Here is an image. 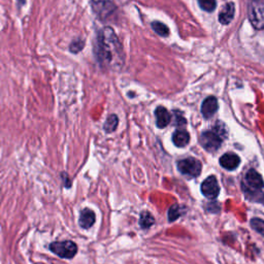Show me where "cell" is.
I'll return each mask as SVG.
<instances>
[{"label":"cell","instance_id":"obj_1","mask_svg":"<svg viewBox=\"0 0 264 264\" xmlns=\"http://www.w3.org/2000/svg\"><path fill=\"white\" fill-rule=\"evenodd\" d=\"M97 60L104 67L121 69L124 64V53L122 45L114 29L104 27L97 35L95 48Z\"/></svg>","mask_w":264,"mask_h":264},{"label":"cell","instance_id":"obj_2","mask_svg":"<svg viewBox=\"0 0 264 264\" xmlns=\"http://www.w3.org/2000/svg\"><path fill=\"white\" fill-rule=\"evenodd\" d=\"M225 138V126L224 124L218 123L212 130L202 132L199 138V142L203 149H205L206 151H210V152H214V151H217L221 147V144Z\"/></svg>","mask_w":264,"mask_h":264},{"label":"cell","instance_id":"obj_3","mask_svg":"<svg viewBox=\"0 0 264 264\" xmlns=\"http://www.w3.org/2000/svg\"><path fill=\"white\" fill-rule=\"evenodd\" d=\"M264 187V181L260 174H258L254 169L246 174L242 181V190L247 195H256L261 194V190Z\"/></svg>","mask_w":264,"mask_h":264},{"label":"cell","instance_id":"obj_4","mask_svg":"<svg viewBox=\"0 0 264 264\" xmlns=\"http://www.w3.org/2000/svg\"><path fill=\"white\" fill-rule=\"evenodd\" d=\"M50 250L57 256L65 259H71L78 252V247L73 241H54L50 244Z\"/></svg>","mask_w":264,"mask_h":264},{"label":"cell","instance_id":"obj_5","mask_svg":"<svg viewBox=\"0 0 264 264\" xmlns=\"http://www.w3.org/2000/svg\"><path fill=\"white\" fill-rule=\"evenodd\" d=\"M201 168L202 165L200 161L193 157L186 158L178 162V169L180 171V173L189 178L198 177L201 173Z\"/></svg>","mask_w":264,"mask_h":264},{"label":"cell","instance_id":"obj_6","mask_svg":"<svg viewBox=\"0 0 264 264\" xmlns=\"http://www.w3.org/2000/svg\"><path fill=\"white\" fill-rule=\"evenodd\" d=\"M201 192L204 197L209 199H215L220 193V187L218 180L215 176H210L206 178L201 184Z\"/></svg>","mask_w":264,"mask_h":264},{"label":"cell","instance_id":"obj_7","mask_svg":"<svg viewBox=\"0 0 264 264\" xmlns=\"http://www.w3.org/2000/svg\"><path fill=\"white\" fill-rule=\"evenodd\" d=\"M249 20L254 28L258 30L264 29V9L261 7L250 6L249 8Z\"/></svg>","mask_w":264,"mask_h":264},{"label":"cell","instance_id":"obj_8","mask_svg":"<svg viewBox=\"0 0 264 264\" xmlns=\"http://www.w3.org/2000/svg\"><path fill=\"white\" fill-rule=\"evenodd\" d=\"M93 8H94V12H95L101 19H103V20H105V19L109 17L117 9L114 4L107 2V0H100V2L94 3Z\"/></svg>","mask_w":264,"mask_h":264},{"label":"cell","instance_id":"obj_9","mask_svg":"<svg viewBox=\"0 0 264 264\" xmlns=\"http://www.w3.org/2000/svg\"><path fill=\"white\" fill-rule=\"evenodd\" d=\"M218 109V100L216 97L214 96H210L207 97L206 99H204V101L202 102L201 105V112H202V116L205 119H210L212 118L215 112Z\"/></svg>","mask_w":264,"mask_h":264},{"label":"cell","instance_id":"obj_10","mask_svg":"<svg viewBox=\"0 0 264 264\" xmlns=\"http://www.w3.org/2000/svg\"><path fill=\"white\" fill-rule=\"evenodd\" d=\"M239 163V157L233 153H226L220 158V165L227 171H233V169L238 167Z\"/></svg>","mask_w":264,"mask_h":264},{"label":"cell","instance_id":"obj_11","mask_svg":"<svg viewBox=\"0 0 264 264\" xmlns=\"http://www.w3.org/2000/svg\"><path fill=\"white\" fill-rule=\"evenodd\" d=\"M155 116H156V124L159 128L166 127L172 121L171 114H169V111L163 106H158L156 108Z\"/></svg>","mask_w":264,"mask_h":264},{"label":"cell","instance_id":"obj_12","mask_svg":"<svg viewBox=\"0 0 264 264\" xmlns=\"http://www.w3.org/2000/svg\"><path fill=\"white\" fill-rule=\"evenodd\" d=\"M95 223V214L90 209H84L80 214L79 224L82 228L88 229Z\"/></svg>","mask_w":264,"mask_h":264},{"label":"cell","instance_id":"obj_13","mask_svg":"<svg viewBox=\"0 0 264 264\" xmlns=\"http://www.w3.org/2000/svg\"><path fill=\"white\" fill-rule=\"evenodd\" d=\"M234 4L229 3L226 5L223 10L221 11V13L219 14V21L220 23H222L223 25H228L232 20H233V17H234Z\"/></svg>","mask_w":264,"mask_h":264},{"label":"cell","instance_id":"obj_14","mask_svg":"<svg viewBox=\"0 0 264 264\" xmlns=\"http://www.w3.org/2000/svg\"><path fill=\"white\" fill-rule=\"evenodd\" d=\"M173 142L179 148L186 147L190 142V135L184 129H178L173 135Z\"/></svg>","mask_w":264,"mask_h":264},{"label":"cell","instance_id":"obj_15","mask_svg":"<svg viewBox=\"0 0 264 264\" xmlns=\"http://www.w3.org/2000/svg\"><path fill=\"white\" fill-rule=\"evenodd\" d=\"M155 222V219L154 217L151 215L149 212L145 211L141 214V219H140V225L142 226V228L144 229H147V228H150L151 226H152Z\"/></svg>","mask_w":264,"mask_h":264},{"label":"cell","instance_id":"obj_16","mask_svg":"<svg viewBox=\"0 0 264 264\" xmlns=\"http://www.w3.org/2000/svg\"><path fill=\"white\" fill-rule=\"evenodd\" d=\"M118 124H119L118 117L116 115H110L107 117V119L103 125V129L106 132H112V131L116 130V128L118 127Z\"/></svg>","mask_w":264,"mask_h":264},{"label":"cell","instance_id":"obj_17","mask_svg":"<svg viewBox=\"0 0 264 264\" xmlns=\"http://www.w3.org/2000/svg\"><path fill=\"white\" fill-rule=\"evenodd\" d=\"M152 28L153 30L160 36H168L169 35V29L166 25H164L163 23L161 22H158V21H155L152 23Z\"/></svg>","mask_w":264,"mask_h":264},{"label":"cell","instance_id":"obj_18","mask_svg":"<svg viewBox=\"0 0 264 264\" xmlns=\"http://www.w3.org/2000/svg\"><path fill=\"white\" fill-rule=\"evenodd\" d=\"M181 215H182V207L179 204H174L168 211V220L169 222H174Z\"/></svg>","mask_w":264,"mask_h":264},{"label":"cell","instance_id":"obj_19","mask_svg":"<svg viewBox=\"0 0 264 264\" xmlns=\"http://www.w3.org/2000/svg\"><path fill=\"white\" fill-rule=\"evenodd\" d=\"M251 227L261 235H264V220L259 218H253L251 220Z\"/></svg>","mask_w":264,"mask_h":264},{"label":"cell","instance_id":"obj_20","mask_svg":"<svg viewBox=\"0 0 264 264\" xmlns=\"http://www.w3.org/2000/svg\"><path fill=\"white\" fill-rule=\"evenodd\" d=\"M198 4L206 12H213L216 8V0H198Z\"/></svg>","mask_w":264,"mask_h":264},{"label":"cell","instance_id":"obj_21","mask_svg":"<svg viewBox=\"0 0 264 264\" xmlns=\"http://www.w3.org/2000/svg\"><path fill=\"white\" fill-rule=\"evenodd\" d=\"M84 47H85L84 41H82V40H74V41L70 44L69 50H70L71 53H74V54H75V53L81 52V51L84 49Z\"/></svg>","mask_w":264,"mask_h":264},{"label":"cell","instance_id":"obj_22","mask_svg":"<svg viewBox=\"0 0 264 264\" xmlns=\"http://www.w3.org/2000/svg\"><path fill=\"white\" fill-rule=\"evenodd\" d=\"M175 115H176V125L182 126V125H185V124H186L185 118L182 116V114H181V112H180L179 110H176V111H175Z\"/></svg>","mask_w":264,"mask_h":264},{"label":"cell","instance_id":"obj_23","mask_svg":"<svg viewBox=\"0 0 264 264\" xmlns=\"http://www.w3.org/2000/svg\"><path fill=\"white\" fill-rule=\"evenodd\" d=\"M255 2H257V0H255Z\"/></svg>","mask_w":264,"mask_h":264}]
</instances>
